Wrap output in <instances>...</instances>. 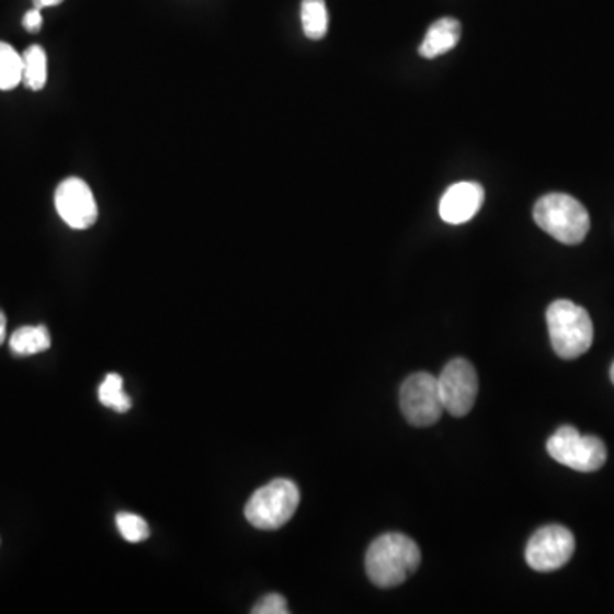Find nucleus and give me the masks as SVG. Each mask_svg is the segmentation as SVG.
<instances>
[{
	"instance_id": "f257e3e1",
	"label": "nucleus",
	"mask_w": 614,
	"mask_h": 614,
	"mask_svg": "<svg viewBox=\"0 0 614 614\" xmlns=\"http://www.w3.org/2000/svg\"><path fill=\"white\" fill-rule=\"evenodd\" d=\"M422 561L419 545L401 533H388L374 539L365 555V572L377 588L391 589L417 572Z\"/></svg>"
},
{
	"instance_id": "f03ea898",
	"label": "nucleus",
	"mask_w": 614,
	"mask_h": 614,
	"mask_svg": "<svg viewBox=\"0 0 614 614\" xmlns=\"http://www.w3.org/2000/svg\"><path fill=\"white\" fill-rule=\"evenodd\" d=\"M549 340L558 357H580L594 342V327L589 312L572 300L558 299L546 311Z\"/></svg>"
},
{
	"instance_id": "7ed1b4c3",
	"label": "nucleus",
	"mask_w": 614,
	"mask_h": 614,
	"mask_svg": "<svg viewBox=\"0 0 614 614\" xmlns=\"http://www.w3.org/2000/svg\"><path fill=\"white\" fill-rule=\"evenodd\" d=\"M534 220L552 238L564 245H579L591 229L588 208L565 193H548L534 205Z\"/></svg>"
},
{
	"instance_id": "20e7f679",
	"label": "nucleus",
	"mask_w": 614,
	"mask_h": 614,
	"mask_svg": "<svg viewBox=\"0 0 614 614\" xmlns=\"http://www.w3.org/2000/svg\"><path fill=\"white\" fill-rule=\"evenodd\" d=\"M299 502L297 485L278 478L254 491L245 509L246 519L258 530H278L296 514Z\"/></svg>"
},
{
	"instance_id": "39448f33",
	"label": "nucleus",
	"mask_w": 614,
	"mask_h": 614,
	"mask_svg": "<svg viewBox=\"0 0 614 614\" xmlns=\"http://www.w3.org/2000/svg\"><path fill=\"white\" fill-rule=\"evenodd\" d=\"M549 456L580 473H592L606 465L607 451L604 442L594 435H582L576 427L565 425L548 439Z\"/></svg>"
},
{
	"instance_id": "423d86ee",
	"label": "nucleus",
	"mask_w": 614,
	"mask_h": 614,
	"mask_svg": "<svg viewBox=\"0 0 614 614\" xmlns=\"http://www.w3.org/2000/svg\"><path fill=\"white\" fill-rule=\"evenodd\" d=\"M399 407L413 427H430L444 413L437 377L429 373L411 374L399 391Z\"/></svg>"
},
{
	"instance_id": "0eeeda50",
	"label": "nucleus",
	"mask_w": 614,
	"mask_h": 614,
	"mask_svg": "<svg viewBox=\"0 0 614 614\" xmlns=\"http://www.w3.org/2000/svg\"><path fill=\"white\" fill-rule=\"evenodd\" d=\"M576 537L565 526L552 524L531 536L526 546V561L536 572H553L564 567L573 557Z\"/></svg>"
},
{
	"instance_id": "6e6552de",
	"label": "nucleus",
	"mask_w": 614,
	"mask_h": 614,
	"mask_svg": "<svg viewBox=\"0 0 614 614\" xmlns=\"http://www.w3.org/2000/svg\"><path fill=\"white\" fill-rule=\"evenodd\" d=\"M444 410L453 417H466L478 396V374L465 359H454L437 377Z\"/></svg>"
},
{
	"instance_id": "1a4fd4ad",
	"label": "nucleus",
	"mask_w": 614,
	"mask_h": 614,
	"mask_svg": "<svg viewBox=\"0 0 614 614\" xmlns=\"http://www.w3.org/2000/svg\"><path fill=\"white\" fill-rule=\"evenodd\" d=\"M55 207L67 226L82 230L98 220L96 198L81 178H67L55 192Z\"/></svg>"
},
{
	"instance_id": "9d476101",
	"label": "nucleus",
	"mask_w": 614,
	"mask_h": 614,
	"mask_svg": "<svg viewBox=\"0 0 614 614\" xmlns=\"http://www.w3.org/2000/svg\"><path fill=\"white\" fill-rule=\"evenodd\" d=\"M484 200L485 190L481 184L459 181L445 190L439 205V214L444 223L459 226L471 220L480 212Z\"/></svg>"
},
{
	"instance_id": "9b49d317",
	"label": "nucleus",
	"mask_w": 614,
	"mask_h": 614,
	"mask_svg": "<svg viewBox=\"0 0 614 614\" xmlns=\"http://www.w3.org/2000/svg\"><path fill=\"white\" fill-rule=\"evenodd\" d=\"M461 39V23L454 18H442L427 31L419 54L423 58H437L454 50Z\"/></svg>"
},
{
	"instance_id": "f8f14e48",
	"label": "nucleus",
	"mask_w": 614,
	"mask_h": 614,
	"mask_svg": "<svg viewBox=\"0 0 614 614\" xmlns=\"http://www.w3.org/2000/svg\"><path fill=\"white\" fill-rule=\"evenodd\" d=\"M11 345L12 352L15 355H21V357H27V355H35V353L45 352V350L50 349L52 338L50 331L46 330L45 327H23L20 330H15L11 334Z\"/></svg>"
},
{
	"instance_id": "ddd939ff",
	"label": "nucleus",
	"mask_w": 614,
	"mask_h": 614,
	"mask_svg": "<svg viewBox=\"0 0 614 614\" xmlns=\"http://www.w3.org/2000/svg\"><path fill=\"white\" fill-rule=\"evenodd\" d=\"M300 21H303L304 35L307 38H325L328 33V26H330L327 2L325 0H303Z\"/></svg>"
},
{
	"instance_id": "4468645a",
	"label": "nucleus",
	"mask_w": 614,
	"mask_h": 614,
	"mask_svg": "<svg viewBox=\"0 0 614 614\" xmlns=\"http://www.w3.org/2000/svg\"><path fill=\"white\" fill-rule=\"evenodd\" d=\"M46 76L45 50L39 45H31L23 54V82L31 91H42Z\"/></svg>"
},
{
	"instance_id": "2eb2a0df",
	"label": "nucleus",
	"mask_w": 614,
	"mask_h": 614,
	"mask_svg": "<svg viewBox=\"0 0 614 614\" xmlns=\"http://www.w3.org/2000/svg\"><path fill=\"white\" fill-rule=\"evenodd\" d=\"M23 82V55L0 42V91H11Z\"/></svg>"
},
{
	"instance_id": "dca6fc26",
	"label": "nucleus",
	"mask_w": 614,
	"mask_h": 614,
	"mask_svg": "<svg viewBox=\"0 0 614 614\" xmlns=\"http://www.w3.org/2000/svg\"><path fill=\"white\" fill-rule=\"evenodd\" d=\"M98 395L104 407L112 408L118 413H127L132 408L130 398L123 391V379L118 374H107L101 383Z\"/></svg>"
},
{
	"instance_id": "f3484780",
	"label": "nucleus",
	"mask_w": 614,
	"mask_h": 614,
	"mask_svg": "<svg viewBox=\"0 0 614 614\" xmlns=\"http://www.w3.org/2000/svg\"><path fill=\"white\" fill-rule=\"evenodd\" d=\"M116 526L128 543H140L150 534L149 524L140 515L130 512H120L116 515Z\"/></svg>"
},
{
	"instance_id": "a211bd4d",
	"label": "nucleus",
	"mask_w": 614,
	"mask_h": 614,
	"mask_svg": "<svg viewBox=\"0 0 614 614\" xmlns=\"http://www.w3.org/2000/svg\"><path fill=\"white\" fill-rule=\"evenodd\" d=\"M253 614H288L287 601L284 595L269 594L251 610Z\"/></svg>"
},
{
	"instance_id": "6ab92c4d",
	"label": "nucleus",
	"mask_w": 614,
	"mask_h": 614,
	"mask_svg": "<svg viewBox=\"0 0 614 614\" xmlns=\"http://www.w3.org/2000/svg\"><path fill=\"white\" fill-rule=\"evenodd\" d=\"M23 26L26 27L30 33H36V31L42 30L43 26V15L39 9L33 8L24 14Z\"/></svg>"
},
{
	"instance_id": "aec40b11",
	"label": "nucleus",
	"mask_w": 614,
	"mask_h": 614,
	"mask_svg": "<svg viewBox=\"0 0 614 614\" xmlns=\"http://www.w3.org/2000/svg\"><path fill=\"white\" fill-rule=\"evenodd\" d=\"M64 0H33L36 9L43 11L46 8H55V5H60Z\"/></svg>"
},
{
	"instance_id": "412c9836",
	"label": "nucleus",
	"mask_w": 614,
	"mask_h": 614,
	"mask_svg": "<svg viewBox=\"0 0 614 614\" xmlns=\"http://www.w3.org/2000/svg\"><path fill=\"white\" fill-rule=\"evenodd\" d=\"M5 340V315L0 311V345L4 343Z\"/></svg>"
},
{
	"instance_id": "4be33fe9",
	"label": "nucleus",
	"mask_w": 614,
	"mask_h": 614,
	"mask_svg": "<svg viewBox=\"0 0 614 614\" xmlns=\"http://www.w3.org/2000/svg\"><path fill=\"white\" fill-rule=\"evenodd\" d=\"M611 380H613L614 384V362L613 365H611Z\"/></svg>"
}]
</instances>
